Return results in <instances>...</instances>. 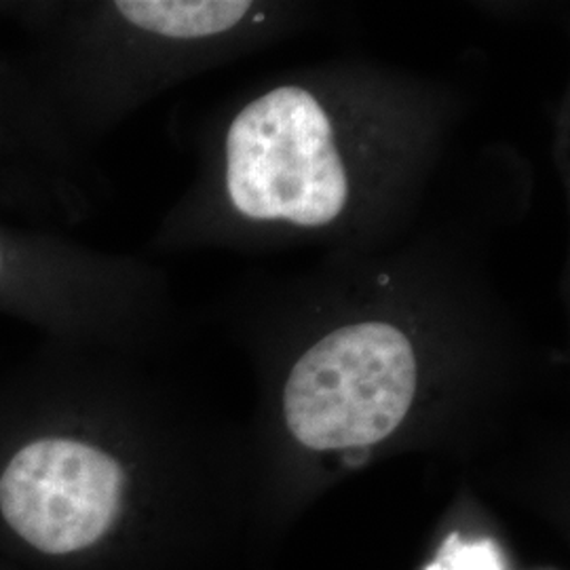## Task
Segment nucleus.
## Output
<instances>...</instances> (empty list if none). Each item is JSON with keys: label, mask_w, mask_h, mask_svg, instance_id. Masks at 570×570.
<instances>
[{"label": "nucleus", "mask_w": 570, "mask_h": 570, "mask_svg": "<svg viewBox=\"0 0 570 570\" xmlns=\"http://www.w3.org/2000/svg\"><path fill=\"white\" fill-rule=\"evenodd\" d=\"M0 204H9V197H7V193H4L2 186H0Z\"/></svg>", "instance_id": "8"}, {"label": "nucleus", "mask_w": 570, "mask_h": 570, "mask_svg": "<svg viewBox=\"0 0 570 570\" xmlns=\"http://www.w3.org/2000/svg\"><path fill=\"white\" fill-rule=\"evenodd\" d=\"M0 315L53 343L131 353L183 330L169 275L148 256L0 218Z\"/></svg>", "instance_id": "4"}, {"label": "nucleus", "mask_w": 570, "mask_h": 570, "mask_svg": "<svg viewBox=\"0 0 570 570\" xmlns=\"http://www.w3.org/2000/svg\"><path fill=\"white\" fill-rule=\"evenodd\" d=\"M428 570H503L501 553L492 541L465 543L452 534Z\"/></svg>", "instance_id": "7"}, {"label": "nucleus", "mask_w": 570, "mask_h": 570, "mask_svg": "<svg viewBox=\"0 0 570 570\" xmlns=\"http://www.w3.org/2000/svg\"><path fill=\"white\" fill-rule=\"evenodd\" d=\"M465 89L372 56L277 70L193 127V171L148 256L320 254L404 237L433 209Z\"/></svg>", "instance_id": "2"}, {"label": "nucleus", "mask_w": 570, "mask_h": 570, "mask_svg": "<svg viewBox=\"0 0 570 570\" xmlns=\"http://www.w3.org/2000/svg\"><path fill=\"white\" fill-rule=\"evenodd\" d=\"M129 487L117 450L68 429H47L16 444L0 468V513L45 553L91 548L115 524Z\"/></svg>", "instance_id": "5"}, {"label": "nucleus", "mask_w": 570, "mask_h": 570, "mask_svg": "<svg viewBox=\"0 0 570 570\" xmlns=\"http://www.w3.org/2000/svg\"><path fill=\"white\" fill-rule=\"evenodd\" d=\"M30 51L20 60L63 146L89 150L178 85L324 28L306 0L2 2Z\"/></svg>", "instance_id": "3"}, {"label": "nucleus", "mask_w": 570, "mask_h": 570, "mask_svg": "<svg viewBox=\"0 0 570 570\" xmlns=\"http://www.w3.org/2000/svg\"><path fill=\"white\" fill-rule=\"evenodd\" d=\"M518 159L461 204L433 205L404 237L245 277L212 305L277 385L287 440L362 468L412 423L429 389L527 357L532 327L494 271Z\"/></svg>", "instance_id": "1"}, {"label": "nucleus", "mask_w": 570, "mask_h": 570, "mask_svg": "<svg viewBox=\"0 0 570 570\" xmlns=\"http://www.w3.org/2000/svg\"><path fill=\"white\" fill-rule=\"evenodd\" d=\"M89 180V164L75 157L47 122L20 60L0 56V186L13 204L35 202L77 223L91 209Z\"/></svg>", "instance_id": "6"}]
</instances>
